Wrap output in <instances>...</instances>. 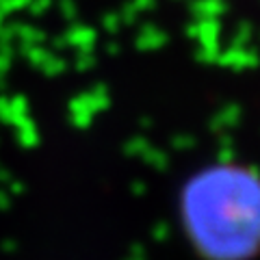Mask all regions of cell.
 Wrapping results in <instances>:
<instances>
[{"label": "cell", "instance_id": "6da1fadb", "mask_svg": "<svg viewBox=\"0 0 260 260\" xmlns=\"http://www.w3.org/2000/svg\"><path fill=\"white\" fill-rule=\"evenodd\" d=\"M184 228L206 256L241 260L260 247V174L245 162L217 160L186 180Z\"/></svg>", "mask_w": 260, "mask_h": 260}]
</instances>
